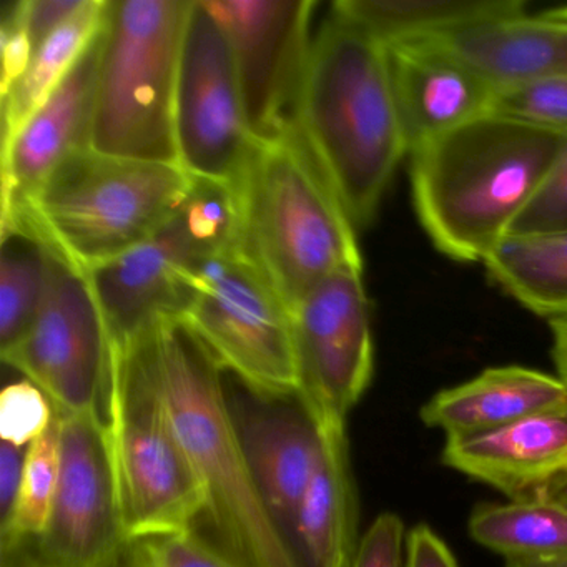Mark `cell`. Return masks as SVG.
Here are the masks:
<instances>
[{
	"label": "cell",
	"mask_w": 567,
	"mask_h": 567,
	"mask_svg": "<svg viewBox=\"0 0 567 567\" xmlns=\"http://www.w3.org/2000/svg\"><path fill=\"white\" fill-rule=\"evenodd\" d=\"M54 420V404L32 381L9 384L0 394L2 443L29 447L51 427Z\"/></svg>",
	"instance_id": "cell-30"
},
{
	"label": "cell",
	"mask_w": 567,
	"mask_h": 567,
	"mask_svg": "<svg viewBox=\"0 0 567 567\" xmlns=\"http://www.w3.org/2000/svg\"><path fill=\"white\" fill-rule=\"evenodd\" d=\"M51 258V247L32 231L2 234L0 353L16 347L34 324L48 291Z\"/></svg>",
	"instance_id": "cell-26"
},
{
	"label": "cell",
	"mask_w": 567,
	"mask_h": 567,
	"mask_svg": "<svg viewBox=\"0 0 567 567\" xmlns=\"http://www.w3.org/2000/svg\"><path fill=\"white\" fill-rule=\"evenodd\" d=\"M566 135L489 114L410 152L414 210L444 257L483 264L511 234Z\"/></svg>",
	"instance_id": "cell-2"
},
{
	"label": "cell",
	"mask_w": 567,
	"mask_h": 567,
	"mask_svg": "<svg viewBox=\"0 0 567 567\" xmlns=\"http://www.w3.org/2000/svg\"><path fill=\"white\" fill-rule=\"evenodd\" d=\"M560 499H563L564 503L567 504V493H564L563 496H560Z\"/></svg>",
	"instance_id": "cell-39"
},
{
	"label": "cell",
	"mask_w": 567,
	"mask_h": 567,
	"mask_svg": "<svg viewBox=\"0 0 567 567\" xmlns=\"http://www.w3.org/2000/svg\"><path fill=\"white\" fill-rule=\"evenodd\" d=\"M566 404L567 384L557 374L509 364L487 368L466 383L437 391L421 406L420 420L446 437H464Z\"/></svg>",
	"instance_id": "cell-20"
},
{
	"label": "cell",
	"mask_w": 567,
	"mask_h": 567,
	"mask_svg": "<svg viewBox=\"0 0 567 567\" xmlns=\"http://www.w3.org/2000/svg\"><path fill=\"white\" fill-rule=\"evenodd\" d=\"M192 0H109L91 147L178 164L175 97Z\"/></svg>",
	"instance_id": "cell-7"
},
{
	"label": "cell",
	"mask_w": 567,
	"mask_h": 567,
	"mask_svg": "<svg viewBox=\"0 0 567 567\" xmlns=\"http://www.w3.org/2000/svg\"><path fill=\"white\" fill-rule=\"evenodd\" d=\"M493 114L567 137V78L497 89Z\"/></svg>",
	"instance_id": "cell-28"
},
{
	"label": "cell",
	"mask_w": 567,
	"mask_h": 567,
	"mask_svg": "<svg viewBox=\"0 0 567 567\" xmlns=\"http://www.w3.org/2000/svg\"><path fill=\"white\" fill-rule=\"evenodd\" d=\"M404 567H460L443 537L421 523L408 530Z\"/></svg>",
	"instance_id": "cell-35"
},
{
	"label": "cell",
	"mask_w": 567,
	"mask_h": 567,
	"mask_svg": "<svg viewBox=\"0 0 567 567\" xmlns=\"http://www.w3.org/2000/svg\"><path fill=\"white\" fill-rule=\"evenodd\" d=\"M0 44H2V79H0V97H4L12 85L22 78L32 55L31 41L28 32L22 24L21 14H19L18 2L9 6L8 11L2 18L0 25Z\"/></svg>",
	"instance_id": "cell-33"
},
{
	"label": "cell",
	"mask_w": 567,
	"mask_h": 567,
	"mask_svg": "<svg viewBox=\"0 0 567 567\" xmlns=\"http://www.w3.org/2000/svg\"><path fill=\"white\" fill-rule=\"evenodd\" d=\"M300 401L321 431L347 430L374 370L363 270L337 271L291 310Z\"/></svg>",
	"instance_id": "cell-12"
},
{
	"label": "cell",
	"mask_w": 567,
	"mask_h": 567,
	"mask_svg": "<svg viewBox=\"0 0 567 567\" xmlns=\"http://www.w3.org/2000/svg\"><path fill=\"white\" fill-rule=\"evenodd\" d=\"M118 567H238L194 530L132 540Z\"/></svg>",
	"instance_id": "cell-29"
},
{
	"label": "cell",
	"mask_w": 567,
	"mask_h": 567,
	"mask_svg": "<svg viewBox=\"0 0 567 567\" xmlns=\"http://www.w3.org/2000/svg\"><path fill=\"white\" fill-rule=\"evenodd\" d=\"M467 533L506 560L567 556V504L560 497L483 504L471 514Z\"/></svg>",
	"instance_id": "cell-25"
},
{
	"label": "cell",
	"mask_w": 567,
	"mask_h": 567,
	"mask_svg": "<svg viewBox=\"0 0 567 567\" xmlns=\"http://www.w3.org/2000/svg\"><path fill=\"white\" fill-rule=\"evenodd\" d=\"M235 421L265 504L291 543L298 507L323 450V434L301 401L297 408L280 404L248 411L241 420L235 414Z\"/></svg>",
	"instance_id": "cell-18"
},
{
	"label": "cell",
	"mask_w": 567,
	"mask_h": 567,
	"mask_svg": "<svg viewBox=\"0 0 567 567\" xmlns=\"http://www.w3.org/2000/svg\"><path fill=\"white\" fill-rule=\"evenodd\" d=\"M194 177L181 164L132 161L85 148L69 157L2 234L29 230L79 270L115 260L181 207Z\"/></svg>",
	"instance_id": "cell-5"
},
{
	"label": "cell",
	"mask_w": 567,
	"mask_h": 567,
	"mask_svg": "<svg viewBox=\"0 0 567 567\" xmlns=\"http://www.w3.org/2000/svg\"><path fill=\"white\" fill-rule=\"evenodd\" d=\"M321 434L323 450L298 507L291 543L303 567H350L360 537L347 430Z\"/></svg>",
	"instance_id": "cell-21"
},
{
	"label": "cell",
	"mask_w": 567,
	"mask_h": 567,
	"mask_svg": "<svg viewBox=\"0 0 567 567\" xmlns=\"http://www.w3.org/2000/svg\"><path fill=\"white\" fill-rule=\"evenodd\" d=\"M2 360L41 388L55 411L109 417L111 344L104 320L87 275L54 250L41 311Z\"/></svg>",
	"instance_id": "cell-10"
},
{
	"label": "cell",
	"mask_w": 567,
	"mask_h": 567,
	"mask_svg": "<svg viewBox=\"0 0 567 567\" xmlns=\"http://www.w3.org/2000/svg\"><path fill=\"white\" fill-rule=\"evenodd\" d=\"M483 265L497 287L547 323L567 318V231L509 235Z\"/></svg>",
	"instance_id": "cell-23"
},
{
	"label": "cell",
	"mask_w": 567,
	"mask_h": 567,
	"mask_svg": "<svg viewBox=\"0 0 567 567\" xmlns=\"http://www.w3.org/2000/svg\"><path fill=\"white\" fill-rule=\"evenodd\" d=\"M155 334L111 348L109 431L128 543L194 530L207 509L165 400Z\"/></svg>",
	"instance_id": "cell-6"
},
{
	"label": "cell",
	"mask_w": 567,
	"mask_h": 567,
	"mask_svg": "<svg viewBox=\"0 0 567 567\" xmlns=\"http://www.w3.org/2000/svg\"><path fill=\"white\" fill-rule=\"evenodd\" d=\"M181 320L221 370L251 393L267 400L300 398L290 310L240 248L215 255L188 274Z\"/></svg>",
	"instance_id": "cell-9"
},
{
	"label": "cell",
	"mask_w": 567,
	"mask_h": 567,
	"mask_svg": "<svg viewBox=\"0 0 567 567\" xmlns=\"http://www.w3.org/2000/svg\"><path fill=\"white\" fill-rule=\"evenodd\" d=\"M557 231H567V142L556 164L514 221L509 235L557 234Z\"/></svg>",
	"instance_id": "cell-31"
},
{
	"label": "cell",
	"mask_w": 567,
	"mask_h": 567,
	"mask_svg": "<svg viewBox=\"0 0 567 567\" xmlns=\"http://www.w3.org/2000/svg\"><path fill=\"white\" fill-rule=\"evenodd\" d=\"M550 338H553L554 364H556L557 377L567 384V318L549 321Z\"/></svg>",
	"instance_id": "cell-37"
},
{
	"label": "cell",
	"mask_w": 567,
	"mask_h": 567,
	"mask_svg": "<svg viewBox=\"0 0 567 567\" xmlns=\"http://www.w3.org/2000/svg\"><path fill=\"white\" fill-rule=\"evenodd\" d=\"M234 52L254 141L298 127L315 0H205Z\"/></svg>",
	"instance_id": "cell-14"
},
{
	"label": "cell",
	"mask_w": 567,
	"mask_h": 567,
	"mask_svg": "<svg viewBox=\"0 0 567 567\" xmlns=\"http://www.w3.org/2000/svg\"><path fill=\"white\" fill-rule=\"evenodd\" d=\"M235 187L194 177L181 207L148 240L87 271L111 348L181 318L187 277L202 261L238 247Z\"/></svg>",
	"instance_id": "cell-8"
},
{
	"label": "cell",
	"mask_w": 567,
	"mask_h": 567,
	"mask_svg": "<svg viewBox=\"0 0 567 567\" xmlns=\"http://www.w3.org/2000/svg\"><path fill=\"white\" fill-rule=\"evenodd\" d=\"M298 128L357 230L410 154L383 42L331 9L313 35Z\"/></svg>",
	"instance_id": "cell-1"
},
{
	"label": "cell",
	"mask_w": 567,
	"mask_h": 567,
	"mask_svg": "<svg viewBox=\"0 0 567 567\" xmlns=\"http://www.w3.org/2000/svg\"><path fill=\"white\" fill-rule=\"evenodd\" d=\"M109 0H85L81 11L69 19L38 49L22 78L2 99V145L9 144L29 118L44 105L68 78L79 59L104 29Z\"/></svg>",
	"instance_id": "cell-24"
},
{
	"label": "cell",
	"mask_w": 567,
	"mask_h": 567,
	"mask_svg": "<svg viewBox=\"0 0 567 567\" xmlns=\"http://www.w3.org/2000/svg\"><path fill=\"white\" fill-rule=\"evenodd\" d=\"M61 474L39 550L48 567H118L127 549L105 414L61 413Z\"/></svg>",
	"instance_id": "cell-13"
},
{
	"label": "cell",
	"mask_w": 567,
	"mask_h": 567,
	"mask_svg": "<svg viewBox=\"0 0 567 567\" xmlns=\"http://www.w3.org/2000/svg\"><path fill=\"white\" fill-rule=\"evenodd\" d=\"M162 388L207 497L214 546L238 567H303L265 504L225 393L220 364L181 318L157 327Z\"/></svg>",
	"instance_id": "cell-3"
},
{
	"label": "cell",
	"mask_w": 567,
	"mask_h": 567,
	"mask_svg": "<svg viewBox=\"0 0 567 567\" xmlns=\"http://www.w3.org/2000/svg\"><path fill=\"white\" fill-rule=\"evenodd\" d=\"M234 187L238 248L264 271L290 313L330 275L363 270L357 228L300 128L254 141Z\"/></svg>",
	"instance_id": "cell-4"
},
{
	"label": "cell",
	"mask_w": 567,
	"mask_h": 567,
	"mask_svg": "<svg viewBox=\"0 0 567 567\" xmlns=\"http://www.w3.org/2000/svg\"><path fill=\"white\" fill-rule=\"evenodd\" d=\"M504 567H567V556L537 557V559H509Z\"/></svg>",
	"instance_id": "cell-38"
},
{
	"label": "cell",
	"mask_w": 567,
	"mask_h": 567,
	"mask_svg": "<svg viewBox=\"0 0 567 567\" xmlns=\"http://www.w3.org/2000/svg\"><path fill=\"white\" fill-rule=\"evenodd\" d=\"M433 39L496 89L567 78V8L523 11Z\"/></svg>",
	"instance_id": "cell-19"
},
{
	"label": "cell",
	"mask_w": 567,
	"mask_h": 567,
	"mask_svg": "<svg viewBox=\"0 0 567 567\" xmlns=\"http://www.w3.org/2000/svg\"><path fill=\"white\" fill-rule=\"evenodd\" d=\"M386 49L410 152L493 114L497 89L440 39L394 42Z\"/></svg>",
	"instance_id": "cell-17"
},
{
	"label": "cell",
	"mask_w": 567,
	"mask_h": 567,
	"mask_svg": "<svg viewBox=\"0 0 567 567\" xmlns=\"http://www.w3.org/2000/svg\"><path fill=\"white\" fill-rule=\"evenodd\" d=\"M178 164L234 185L254 147L230 41L205 0H192L175 97Z\"/></svg>",
	"instance_id": "cell-11"
},
{
	"label": "cell",
	"mask_w": 567,
	"mask_h": 567,
	"mask_svg": "<svg viewBox=\"0 0 567 567\" xmlns=\"http://www.w3.org/2000/svg\"><path fill=\"white\" fill-rule=\"evenodd\" d=\"M441 463L509 501L567 493V404L489 433L446 437Z\"/></svg>",
	"instance_id": "cell-16"
},
{
	"label": "cell",
	"mask_w": 567,
	"mask_h": 567,
	"mask_svg": "<svg viewBox=\"0 0 567 567\" xmlns=\"http://www.w3.org/2000/svg\"><path fill=\"white\" fill-rule=\"evenodd\" d=\"M337 14L384 45L444 38L481 22L527 11L520 0H337Z\"/></svg>",
	"instance_id": "cell-22"
},
{
	"label": "cell",
	"mask_w": 567,
	"mask_h": 567,
	"mask_svg": "<svg viewBox=\"0 0 567 567\" xmlns=\"http://www.w3.org/2000/svg\"><path fill=\"white\" fill-rule=\"evenodd\" d=\"M85 0H18L19 14L34 54L38 49L74 18Z\"/></svg>",
	"instance_id": "cell-34"
},
{
	"label": "cell",
	"mask_w": 567,
	"mask_h": 567,
	"mask_svg": "<svg viewBox=\"0 0 567 567\" xmlns=\"http://www.w3.org/2000/svg\"><path fill=\"white\" fill-rule=\"evenodd\" d=\"M28 447L0 446V526L8 523L18 504Z\"/></svg>",
	"instance_id": "cell-36"
},
{
	"label": "cell",
	"mask_w": 567,
	"mask_h": 567,
	"mask_svg": "<svg viewBox=\"0 0 567 567\" xmlns=\"http://www.w3.org/2000/svg\"><path fill=\"white\" fill-rule=\"evenodd\" d=\"M61 474V423H54L28 447L18 504L8 523L0 526L2 563L18 559L31 539H41L51 519Z\"/></svg>",
	"instance_id": "cell-27"
},
{
	"label": "cell",
	"mask_w": 567,
	"mask_h": 567,
	"mask_svg": "<svg viewBox=\"0 0 567 567\" xmlns=\"http://www.w3.org/2000/svg\"><path fill=\"white\" fill-rule=\"evenodd\" d=\"M406 526L396 513L374 517L360 537L350 567H404Z\"/></svg>",
	"instance_id": "cell-32"
},
{
	"label": "cell",
	"mask_w": 567,
	"mask_h": 567,
	"mask_svg": "<svg viewBox=\"0 0 567 567\" xmlns=\"http://www.w3.org/2000/svg\"><path fill=\"white\" fill-rule=\"evenodd\" d=\"M102 32L51 97L2 145V225L11 221L52 174L91 147Z\"/></svg>",
	"instance_id": "cell-15"
}]
</instances>
